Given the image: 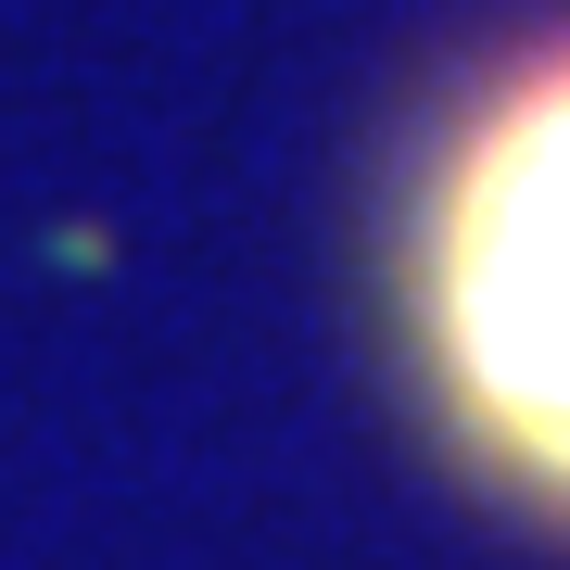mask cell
<instances>
[{
    "label": "cell",
    "mask_w": 570,
    "mask_h": 570,
    "mask_svg": "<svg viewBox=\"0 0 570 570\" xmlns=\"http://www.w3.org/2000/svg\"><path fill=\"white\" fill-rule=\"evenodd\" d=\"M406 330L469 469L570 520V39L494 63L431 140Z\"/></svg>",
    "instance_id": "cell-1"
}]
</instances>
